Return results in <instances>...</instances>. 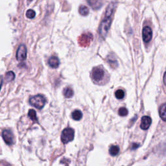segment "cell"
Listing matches in <instances>:
<instances>
[{
	"instance_id": "cell-1",
	"label": "cell",
	"mask_w": 166,
	"mask_h": 166,
	"mask_svg": "<svg viewBox=\"0 0 166 166\" xmlns=\"http://www.w3.org/2000/svg\"><path fill=\"white\" fill-rule=\"evenodd\" d=\"M115 5H116L114 2L110 3L109 5L107 7V11H106L105 18L100 25L99 35L103 38H105L106 37V35H107L108 33V31L110 29L112 20V16L113 13H114Z\"/></svg>"
},
{
	"instance_id": "cell-2",
	"label": "cell",
	"mask_w": 166,
	"mask_h": 166,
	"mask_svg": "<svg viewBox=\"0 0 166 166\" xmlns=\"http://www.w3.org/2000/svg\"><path fill=\"white\" fill-rule=\"evenodd\" d=\"M46 103V99L44 95H37L31 97L29 99V103L37 109H42Z\"/></svg>"
},
{
	"instance_id": "cell-3",
	"label": "cell",
	"mask_w": 166,
	"mask_h": 166,
	"mask_svg": "<svg viewBox=\"0 0 166 166\" xmlns=\"http://www.w3.org/2000/svg\"><path fill=\"white\" fill-rule=\"evenodd\" d=\"M105 72L103 67H96L92 70V77L95 83H100L105 77Z\"/></svg>"
},
{
	"instance_id": "cell-4",
	"label": "cell",
	"mask_w": 166,
	"mask_h": 166,
	"mask_svg": "<svg viewBox=\"0 0 166 166\" xmlns=\"http://www.w3.org/2000/svg\"><path fill=\"white\" fill-rule=\"evenodd\" d=\"M74 131L71 128L65 129L62 132L61 141L62 142L66 144L70 142L74 138Z\"/></svg>"
},
{
	"instance_id": "cell-5",
	"label": "cell",
	"mask_w": 166,
	"mask_h": 166,
	"mask_svg": "<svg viewBox=\"0 0 166 166\" xmlns=\"http://www.w3.org/2000/svg\"><path fill=\"white\" fill-rule=\"evenodd\" d=\"M93 40V35L90 33H83L78 39L79 44L82 47H88Z\"/></svg>"
},
{
	"instance_id": "cell-6",
	"label": "cell",
	"mask_w": 166,
	"mask_h": 166,
	"mask_svg": "<svg viewBox=\"0 0 166 166\" xmlns=\"http://www.w3.org/2000/svg\"><path fill=\"white\" fill-rule=\"evenodd\" d=\"M27 58V48L25 45H20L16 53V59L19 61H25Z\"/></svg>"
},
{
	"instance_id": "cell-7",
	"label": "cell",
	"mask_w": 166,
	"mask_h": 166,
	"mask_svg": "<svg viewBox=\"0 0 166 166\" xmlns=\"http://www.w3.org/2000/svg\"><path fill=\"white\" fill-rule=\"evenodd\" d=\"M2 137L7 145H13L14 143V136L13 132L9 130H4L2 132Z\"/></svg>"
},
{
	"instance_id": "cell-8",
	"label": "cell",
	"mask_w": 166,
	"mask_h": 166,
	"mask_svg": "<svg viewBox=\"0 0 166 166\" xmlns=\"http://www.w3.org/2000/svg\"><path fill=\"white\" fill-rule=\"evenodd\" d=\"M142 37L143 40L145 43H148L149 42H150L151 38H152L153 37L152 30H151V29L148 27V26H146V27L143 29Z\"/></svg>"
},
{
	"instance_id": "cell-9",
	"label": "cell",
	"mask_w": 166,
	"mask_h": 166,
	"mask_svg": "<svg viewBox=\"0 0 166 166\" xmlns=\"http://www.w3.org/2000/svg\"><path fill=\"white\" fill-rule=\"evenodd\" d=\"M151 123H152V119L149 116H143L141 118V123L140 127L141 129L147 130L149 128Z\"/></svg>"
},
{
	"instance_id": "cell-10",
	"label": "cell",
	"mask_w": 166,
	"mask_h": 166,
	"mask_svg": "<svg viewBox=\"0 0 166 166\" xmlns=\"http://www.w3.org/2000/svg\"><path fill=\"white\" fill-rule=\"evenodd\" d=\"M88 3L92 7L93 10H98L103 5L101 0H87Z\"/></svg>"
},
{
	"instance_id": "cell-11",
	"label": "cell",
	"mask_w": 166,
	"mask_h": 166,
	"mask_svg": "<svg viewBox=\"0 0 166 166\" xmlns=\"http://www.w3.org/2000/svg\"><path fill=\"white\" fill-rule=\"evenodd\" d=\"M48 64L52 68H57L59 66V60L56 57H51L48 61Z\"/></svg>"
},
{
	"instance_id": "cell-12",
	"label": "cell",
	"mask_w": 166,
	"mask_h": 166,
	"mask_svg": "<svg viewBox=\"0 0 166 166\" xmlns=\"http://www.w3.org/2000/svg\"><path fill=\"white\" fill-rule=\"evenodd\" d=\"M160 115L163 121H166V103L161 106L160 109Z\"/></svg>"
},
{
	"instance_id": "cell-13",
	"label": "cell",
	"mask_w": 166,
	"mask_h": 166,
	"mask_svg": "<svg viewBox=\"0 0 166 166\" xmlns=\"http://www.w3.org/2000/svg\"><path fill=\"white\" fill-rule=\"evenodd\" d=\"M63 93H64V95L65 96V97L70 98L73 95L74 92H73V90H72L71 88L68 87L64 89L63 91Z\"/></svg>"
},
{
	"instance_id": "cell-14",
	"label": "cell",
	"mask_w": 166,
	"mask_h": 166,
	"mask_svg": "<svg viewBox=\"0 0 166 166\" xmlns=\"http://www.w3.org/2000/svg\"><path fill=\"white\" fill-rule=\"evenodd\" d=\"M82 117H83V114L80 111V110H75V111L72 113V118L76 120V121H79L80 120Z\"/></svg>"
},
{
	"instance_id": "cell-15",
	"label": "cell",
	"mask_w": 166,
	"mask_h": 166,
	"mask_svg": "<svg viewBox=\"0 0 166 166\" xmlns=\"http://www.w3.org/2000/svg\"><path fill=\"white\" fill-rule=\"evenodd\" d=\"M119 152V147L117 145H112L109 149V153L110 155L115 156Z\"/></svg>"
},
{
	"instance_id": "cell-16",
	"label": "cell",
	"mask_w": 166,
	"mask_h": 166,
	"mask_svg": "<svg viewBox=\"0 0 166 166\" xmlns=\"http://www.w3.org/2000/svg\"><path fill=\"white\" fill-rule=\"evenodd\" d=\"M28 116L30 117L31 119H32L33 121L38 122V119L37 117V113H36L35 110L33 109L30 110L28 112Z\"/></svg>"
},
{
	"instance_id": "cell-17",
	"label": "cell",
	"mask_w": 166,
	"mask_h": 166,
	"mask_svg": "<svg viewBox=\"0 0 166 166\" xmlns=\"http://www.w3.org/2000/svg\"><path fill=\"white\" fill-rule=\"evenodd\" d=\"M79 13L81 14L82 16H87L89 13V9L85 5H81L79 7Z\"/></svg>"
},
{
	"instance_id": "cell-18",
	"label": "cell",
	"mask_w": 166,
	"mask_h": 166,
	"mask_svg": "<svg viewBox=\"0 0 166 166\" xmlns=\"http://www.w3.org/2000/svg\"><path fill=\"white\" fill-rule=\"evenodd\" d=\"M14 78H15V74L13 71H8L5 75V79L7 82L13 81Z\"/></svg>"
},
{
	"instance_id": "cell-19",
	"label": "cell",
	"mask_w": 166,
	"mask_h": 166,
	"mask_svg": "<svg viewBox=\"0 0 166 166\" xmlns=\"http://www.w3.org/2000/svg\"><path fill=\"white\" fill-rule=\"evenodd\" d=\"M115 97L118 99H123L125 97V93L122 90H118L115 92Z\"/></svg>"
},
{
	"instance_id": "cell-20",
	"label": "cell",
	"mask_w": 166,
	"mask_h": 166,
	"mask_svg": "<svg viewBox=\"0 0 166 166\" xmlns=\"http://www.w3.org/2000/svg\"><path fill=\"white\" fill-rule=\"evenodd\" d=\"M35 16H36L35 12L32 10V9H29V10H28L27 11V13H26V16L29 19L34 18L35 17Z\"/></svg>"
},
{
	"instance_id": "cell-21",
	"label": "cell",
	"mask_w": 166,
	"mask_h": 166,
	"mask_svg": "<svg viewBox=\"0 0 166 166\" xmlns=\"http://www.w3.org/2000/svg\"><path fill=\"white\" fill-rule=\"evenodd\" d=\"M118 113L119 115H121V116H126V115L128 114V110H127L126 108L123 107L119 110Z\"/></svg>"
},
{
	"instance_id": "cell-22",
	"label": "cell",
	"mask_w": 166,
	"mask_h": 166,
	"mask_svg": "<svg viewBox=\"0 0 166 166\" xmlns=\"http://www.w3.org/2000/svg\"><path fill=\"white\" fill-rule=\"evenodd\" d=\"M2 83H3V78H2L1 77H0V90H1Z\"/></svg>"
},
{
	"instance_id": "cell-23",
	"label": "cell",
	"mask_w": 166,
	"mask_h": 166,
	"mask_svg": "<svg viewBox=\"0 0 166 166\" xmlns=\"http://www.w3.org/2000/svg\"><path fill=\"white\" fill-rule=\"evenodd\" d=\"M139 145L138 144H136V143H134L133 145H132V149H136L137 147H138Z\"/></svg>"
},
{
	"instance_id": "cell-24",
	"label": "cell",
	"mask_w": 166,
	"mask_h": 166,
	"mask_svg": "<svg viewBox=\"0 0 166 166\" xmlns=\"http://www.w3.org/2000/svg\"><path fill=\"white\" fill-rule=\"evenodd\" d=\"M163 83L165 84V85H166V72L164 74V76H163Z\"/></svg>"
},
{
	"instance_id": "cell-25",
	"label": "cell",
	"mask_w": 166,
	"mask_h": 166,
	"mask_svg": "<svg viewBox=\"0 0 166 166\" xmlns=\"http://www.w3.org/2000/svg\"><path fill=\"white\" fill-rule=\"evenodd\" d=\"M29 1H33V0H28Z\"/></svg>"
}]
</instances>
